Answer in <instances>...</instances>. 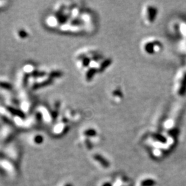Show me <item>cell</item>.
<instances>
[{"label": "cell", "mask_w": 186, "mask_h": 186, "mask_svg": "<svg viewBox=\"0 0 186 186\" xmlns=\"http://www.w3.org/2000/svg\"><path fill=\"white\" fill-rule=\"evenodd\" d=\"M8 4L7 2H4V1L0 2V9H1V8H4V7L6 6V4Z\"/></svg>", "instance_id": "8fae6325"}, {"label": "cell", "mask_w": 186, "mask_h": 186, "mask_svg": "<svg viewBox=\"0 0 186 186\" xmlns=\"http://www.w3.org/2000/svg\"><path fill=\"white\" fill-rule=\"evenodd\" d=\"M66 186H72L71 184H68V185H66Z\"/></svg>", "instance_id": "7c38bea8"}, {"label": "cell", "mask_w": 186, "mask_h": 186, "mask_svg": "<svg viewBox=\"0 0 186 186\" xmlns=\"http://www.w3.org/2000/svg\"><path fill=\"white\" fill-rule=\"evenodd\" d=\"M176 95L183 97L186 92V70H182L177 75L174 86Z\"/></svg>", "instance_id": "7a4b0ae2"}, {"label": "cell", "mask_w": 186, "mask_h": 186, "mask_svg": "<svg viewBox=\"0 0 186 186\" xmlns=\"http://www.w3.org/2000/svg\"><path fill=\"white\" fill-rule=\"evenodd\" d=\"M23 72L25 73L26 75H33L34 72L36 71L35 70V67L33 64H32V63H27V64H26L24 66V68H23Z\"/></svg>", "instance_id": "8992f818"}, {"label": "cell", "mask_w": 186, "mask_h": 186, "mask_svg": "<svg viewBox=\"0 0 186 186\" xmlns=\"http://www.w3.org/2000/svg\"><path fill=\"white\" fill-rule=\"evenodd\" d=\"M0 88H4L6 90H10L12 89V86H11L10 83L6 82V81H0Z\"/></svg>", "instance_id": "52a82bcc"}, {"label": "cell", "mask_w": 186, "mask_h": 186, "mask_svg": "<svg viewBox=\"0 0 186 186\" xmlns=\"http://www.w3.org/2000/svg\"><path fill=\"white\" fill-rule=\"evenodd\" d=\"M59 23V19L57 14H51L47 17L46 19V24L48 27L56 28Z\"/></svg>", "instance_id": "5b68a950"}, {"label": "cell", "mask_w": 186, "mask_h": 186, "mask_svg": "<svg viewBox=\"0 0 186 186\" xmlns=\"http://www.w3.org/2000/svg\"><path fill=\"white\" fill-rule=\"evenodd\" d=\"M83 135L85 136H93L96 135V131H95L92 128H90L85 130V131L83 132Z\"/></svg>", "instance_id": "30bf717a"}, {"label": "cell", "mask_w": 186, "mask_h": 186, "mask_svg": "<svg viewBox=\"0 0 186 186\" xmlns=\"http://www.w3.org/2000/svg\"><path fill=\"white\" fill-rule=\"evenodd\" d=\"M157 8L154 6L153 5H146L144 6L143 10V18L144 19V23L150 25L154 22L157 14Z\"/></svg>", "instance_id": "3957f363"}, {"label": "cell", "mask_w": 186, "mask_h": 186, "mask_svg": "<svg viewBox=\"0 0 186 186\" xmlns=\"http://www.w3.org/2000/svg\"><path fill=\"white\" fill-rule=\"evenodd\" d=\"M33 141L36 144H41L43 141V137L40 135H37L34 136Z\"/></svg>", "instance_id": "9c48e42d"}, {"label": "cell", "mask_w": 186, "mask_h": 186, "mask_svg": "<svg viewBox=\"0 0 186 186\" xmlns=\"http://www.w3.org/2000/svg\"><path fill=\"white\" fill-rule=\"evenodd\" d=\"M17 35L19 37V38H26L28 36V34L26 31L24 29H21V30H19L17 31Z\"/></svg>", "instance_id": "ba28073f"}, {"label": "cell", "mask_w": 186, "mask_h": 186, "mask_svg": "<svg viewBox=\"0 0 186 186\" xmlns=\"http://www.w3.org/2000/svg\"><path fill=\"white\" fill-rule=\"evenodd\" d=\"M142 50L146 54L153 55L157 53L162 48V43L157 39H150L144 41L142 43Z\"/></svg>", "instance_id": "6da1fadb"}, {"label": "cell", "mask_w": 186, "mask_h": 186, "mask_svg": "<svg viewBox=\"0 0 186 186\" xmlns=\"http://www.w3.org/2000/svg\"><path fill=\"white\" fill-rule=\"evenodd\" d=\"M69 129V126L66 124V122L59 121L53 127V133L55 135H62L66 133Z\"/></svg>", "instance_id": "277c9868"}]
</instances>
